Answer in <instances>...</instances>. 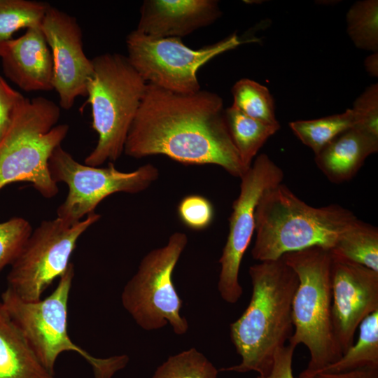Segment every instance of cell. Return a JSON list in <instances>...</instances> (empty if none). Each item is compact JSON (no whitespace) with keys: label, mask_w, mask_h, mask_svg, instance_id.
Segmentation results:
<instances>
[{"label":"cell","mask_w":378,"mask_h":378,"mask_svg":"<svg viewBox=\"0 0 378 378\" xmlns=\"http://www.w3.org/2000/svg\"><path fill=\"white\" fill-rule=\"evenodd\" d=\"M232 105L246 115L263 122L279 125L275 115L273 97L268 88L260 83L242 78L232 88Z\"/></svg>","instance_id":"cell-23"},{"label":"cell","mask_w":378,"mask_h":378,"mask_svg":"<svg viewBox=\"0 0 378 378\" xmlns=\"http://www.w3.org/2000/svg\"><path fill=\"white\" fill-rule=\"evenodd\" d=\"M225 115L233 144L248 170L259 150L280 129V125H270L251 118L233 105L225 109Z\"/></svg>","instance_id":"cell-19"},{"label":"cell","mask_w":378,"mask_h":378,"mask_svg":"<svg viewBox=\"0 0 378 378\" xmlns=\"http://www.w3.org/2000/svg\"><path fill=\"white\" fill-rule=\"evenodd\" d=\"M48 169L52 181L63 182L69 188L66 200L57 209V218L69 225L82 220L94 213L97 205L115 192L138 193L148 188L159 176L152 164H144L136 170L124 172L113 162L106 167L82 164L57 146L52 153Z\"/></svg>","instance_id":"cell-10"},{"label":"cell","mask_w":378,"mask_h":378,"mask_svg":"<svg viewBox=\"0 0 378 378\" xmlns=\"http://www.w3.org/2000/svg\"><path fill=\"white\" fill-rule=\"evenodd\" d=\"M179 218L190 229L201 230L208 227L214 217L212 203L200 195H190L183 197L178 206Z\"/></svg>","instance_id":"cell-28"},{"label":"cell","mask_w":378,"mask_h":378,"mask_svg":"<svg viewBox=\"0 0 378 378\" xmlns=\"http://www.w3.org/2000/svg\"><path fill=\"white\" fill-rule=\"evenodd\" d=\"M32 231L30 223L22 217L0 223V272L16 260Z\"/></svg>","instance_id":"cell-27"},{"label":"cell","mask_w":378,"mask_h":378,"mask_svg":"<svg viewBox=\"0 0 378 378\" xmlns=\"http://www.w3.org/2000/svg\"><path fill=\"white\" fill-rule=\"evenodd\" d=\"M358 219L337 204L310 206L279 183L266 190L256 206L252 257L263 262L313 246L330 250Z\"/></svg>","instance_id":"cell-3"},{"label":"cell","mask_w":378,"mask_h":378,"mask_svg":"<svg viewBox=\"0 0 378 378\" xmlns=\"http://www.w3.org/2000/svg\"><path fill=\"white\" fill-rule=\"evenodd\" d=\"M282 257L298 277L292 303L293 332L288 344L307 348L310 359L302 373H314L343 354L332 323V254L329 249L313 246Z\"/></svg>","instance_id":"cell-5"},{"label":"cell","mask_w":378,"mask_h":378,"mask_svg":"<svg viewBox=\"0 0 378 378\" xmlns=\"http://www.w3.org/2000/svg\"><path fill=\"white\" fill-rule=\"evenodd\" d=\"M330 276L332 327L344 354L361 321L378 310V272L332 254Z\"/></svg>","instance_id":"cell-14"},{"label":"cell","mask_w":378,"mask_h":378,"mask_svg":"<svg viewBox=\"0 0 378 378\" xmlns=\"http://www.w3.org/2000/svg\"><path fill=\"white\" fill-rule=\"evenodd\" d=\"M248 272L250 302L230 326L231 340L241 360L220 371L265 374L277 351L293 334L292 303L298 277L283 257L253 265Z\"/></svg>","instance_id":"cell-2"},{"label":"cell","mask_w":378,"mask_h":378,"mask_svg":"<svg viewBox=\"0 0 378 378\" xmlns=\"http://www.w3.org/2000/svg\"><path fill=\"white\" fill-rule=\"evenodd\" d=\"M358 328L357 341L341 358L316 372H340L366 366L378 367V310L366 316Z\"/></svg>","instance_id":"cell-21"},{"label":"cell","mask_w":378,"mask_h":378,"mask_svg":"<svg viewBox=\"0 0 378 378\" xmlns=\"http://www.w3.org/2000/svg\"><path fill=\"white\" fill-rule=\"evenodd\" d=\"M187 243L183 232L172 234L167 244L142 258L125 286L122 304L142 329L154 330L169 324L178 335L188 331V321L180 314L183 301L173 283L174 270Z\"/></svg>","instance_id":"cell-8"},{"label":"cell","mask_w":378,"mask_h":378,"mask_svg":"<svg viewBox=\"0 0 378 378\" xmlns=\"http://www.w3.org/2000/svg\"><path fill=\"white\" fill-rule=\"evenodd\" d=\"M41 28L52 54L53 90L59 107L69 110L77 97H86L87 83L93 72L92 59L83 50L81 28L74 16L51 6Z\"/></svg>","instance_id":"cell-13"},{"label":"cell","mask_w":378,"mask_h":378,"mask_svg":"<svg viewBox=\"0 0 378 378\" xmlns=\"http://www.w3.org/2000/svg\"><path fill=\"white\" fill-rule=\"evenodd\" d=\"M356 125L355 114L351 108H348L342 113L317 119L292 121L289 127L315 155L338 134Z\"/></svg>","instance_id":"cell-22"},{"label":"cell","mask_w":378,"mask_h":378,"mask_svg":"<svg viewBox=\"0 0 378 378\" xmlns=\"http://www.w3.org/2000/svg\"><path fill=\"white\" fill-rule=\"evenodd\" d=\"M50 5L32 0H0V53L20 29L40 24Z\"/></svg>","instance_id":"cell-24"},{"label":"cell","mask_w":378,"mask_h":378,"mask_svg":"<svg viewBox=\"0 0 378 378\" xmlns=\"http://www.w3.org/2000/svg\"><path fill=\"white\" fill-rule=\"evenodd\" d=\"M125 43L129 62L147 83L176 93L192 94L201 90L198 69L243 41L234 33L215 43L192 49L180 38H154L134 29L127 36Z\"/></svg>","instance_id":"cell-9"},{"label":"cell","mask_w":378,"mask_h":378,"mask_svg":"<svg viewBox=\"0 0 378 378\" xmlns=\"http://www.w3.org/2000/svg\"><path fill=\"white\" fill-rule=\"evenodd\" d=\"M0 378H55L0 301Z\"/></svg>","instance_id":"cell-18"},{"label":"cell","mask_w":378,"mask_h":378,"mask_svg":"<svg viewBox=\"0 0 378 378\" xmlns=\"http://www.w3.org/2000/svg\"><path fill=\"white\" fill-rule=\"evenodd\" d=\"M377 151L378 136L354 126L315 154V162L330 181L341 183L354 178L366 158Z\"/></svg>","instance_id":"cell-17"},{"label":"cell","mask_w":378,"mask_h":378,"mask_svg":"<svg viewBox=\"0 0 378 378\" xmlns=\"http://www.w3.org/2000/svg\"><path fill=\"white\" fill-rule=\"evenodd\" d=\"M331 253L378 272V229L358 219L337 238Z\"/></svg>","instance_id":"cell-20"},{"label":"cell","mask_w":378,"mask_h":378,"mask_svg":"<svg viewBox=\"0 0 378 378\" xmlns=\"http://www.w3.org/2000/svg\"><path fill=\"white\" fill-rule=\"evenodd\" d=\"M346 31L357 48L378 50V1L363 0L354 3L346 15Z\"/></svg>","instance_id":"cell-25"},{"label":"cell","mask_w":378,"mask_h":378,"mask_svg":"<svg viewBox=\"0 0 378 378\" xmlns=\"http://www.w3.org/2000/svg\"><path fill=\"white\" fill-rule=\"evenodd\" d=\"M218 370L195 348L169 356L153 378H217Z\"/></svg>","instance_id":"cell-26"},{"label":"cell","mask_w":378,"mask_h":378,"mask_svg":"<svg viewBox=\"0 0 378 378\" xmlns=\"http://www.w3.org/2000/svg\"><path fill=\"white\" fill-rule=\"evenodd\" d=\"M136 30L154 38H180L222 15L216 0H145Z\"/></svg>","instance_id":"cell-15"},{"label":"cell","mask_w":378,"mask_h":378,"mask_svg":"<svg viewBox=\"0 0 378 378\" xmlns=\"http://www.w3.org/2000/svg\"><path fill=\"white\" fill-rule=\"evenodd\" d=\"M92 62L86 102L91 106L92 127L98 140L85 164L99 167L107 160L116 161L124 152L147 83L122 54L103 53Z\"/></svg>","instance_id":"cell-4"},{"label":"cell","mask_w":378,"mask_h":378,"mask_svg":"<svg viewBox=\"0 0 378 378\" xmlns=\"http://www.w3.org/2000/svg\"><path fill=\"white\" fill-rule=\"evenodd\" d=\"M60 113V107L50 99L26 98L0 141V190L28 182L46 198L57 194L48 161L69 130L66 124L57 125Z\"/></svg>","instance_id":"cell-6"},{"label":"cell","mask_w":378,"mask_h":378,"mask_svg":"<svg viewBox=\"0 0 378 378\" xmlns=\"http://www.w3.org/2000/svg\"><path fill=\"white\" fill-rule=\"evenodd\" d=\"M124 153L134 158L163 155L183 164H216L237 178L247 171L232 140L223 99L208 90L181 94L147 83Z\"/></svg>","instance_id":"cell-1"},{"label":"cell","mask_w":378,"mask_h":378,"mask_svg":"<svg viewBox=\"0 0 378 378\" xmlns=\"http://www.w3.org/2000/svg\"><path fill=\"white\" fill-rule=\"evenodd\" d=\"M351 109L356 119L355 126L378 136V84L367 87L356 99Z\"/></svg>","instance_id":"cell-29"},{"label":"cell","mask_w":378,"mask_h":378,"mask_svg":"<svg viewBox=\"0 0 378 378\" xmlns=\"http://www.w3.org/2000/svg\"><path fill=\"white\" fill-rule=\"evenodd\" d=\"M74 276V267L71 262L55 290L46 298L24 301L7 288L1 294V302L51 373L55 374V365L62 353L74 351L90 364L94 378H112L128 363L127 355L96 358L74 343L69 335L68 302Z\"/></svg>","instance_id":"cell-7"},{"label":"cell","mask_w":378,"mask_h":378,"mask_svg":"<svg viewBox=\"0 0 378 378\" xmlns=\"http://www.w3.org/2000/svg\"><path fill=\"white\" fill-rule=\"evenodd\" d=\"M25 99L26 97L11 88L0 76V141Z\"/></svg>","instance_id":"cell-30"},{"label":"cell","mask_w":378,"mask_h":378,"mask_svg":"<svg viewBox=\"0 0 378 378\" xmlns=\"http://www.w3.org/2000/svg\"><path fill=\"white\" fill-rule=\"evenodd\" d=\"M296 347L287 344L279 349L268 373L256 378H295L293 372V358Z\"/></svg>","instance_id":"cell-31"},{"label":"cell","mask_w":378,"mask_h":378,"mask_svg":"<svg viewBox=\"0 0 378 378\" xmlns=\"http://www.w3.org/2000/svg\"><path fill=\"white\" fill-rule=\"evenodd\" d=\"M5 76L26 92L53 90V63L41 24L5 43L1 53Z\"/></svg>","instance_id":"cell-16"},{"label":"cell","mask_w":378,"mask_h":378,"mask_svg":"<svg viewBox=\"0 0 378 378\" xmlns=\"http://www.w3.org/2000/svg\"><path fill=\"white\" fill-rule=\"evenodd\" d=\"M283 178L282 169L265 153L259 155L240 178L239 194L232 204L229 232L218 260V289L221 298L230 304L236 303L242 295L239 272L255 232L256 206L265 192L281 183Z\"/></svg>","instance_id":"cell-12"},{"label":"cell","mask_w":378,"mask_h":378,"mask_svg":"<svg viewBox=\"0 0 378 378\" xmlns=\"http://www.w3.org/2000/svg\"><path fill=\"white\" fill-rule=\"evenodd\" d=\"M299 378H378V367L366 366L340 372L300 373Z\"/></svg>","instance_id":"cell-32"},{"label":"cell","mask_w":378,"mask_h":378,"mask_svg":"<svg viewBox=\"0 0 378 378\" xmlns=\"http://www.w3.org/2000/svg\"><path fill=\"white\" fill-rule=\"evenodd\" d=\"M364 66L366 71L370 76L377 77L378 76V52H372L368 56L364 61Z\"/></svg>","instance_id":"cell-33"},{"label":"cell","mask_w":378,"mask_h":378,"mask_svg":"<svg viewBox=\"0 0 378 378\" xmlns=\"http://www.w3.org/2000/svg\"><path fill=\"white\" fill-rule=\"evenodd\" d=\"M100 218L94 212L74 225L57 217L42 221L10 265L7 288L24 301L41 300L46 288L69 267L80 237Z\"/></svg>","instance_id":"cell-11"}]
</instances>
